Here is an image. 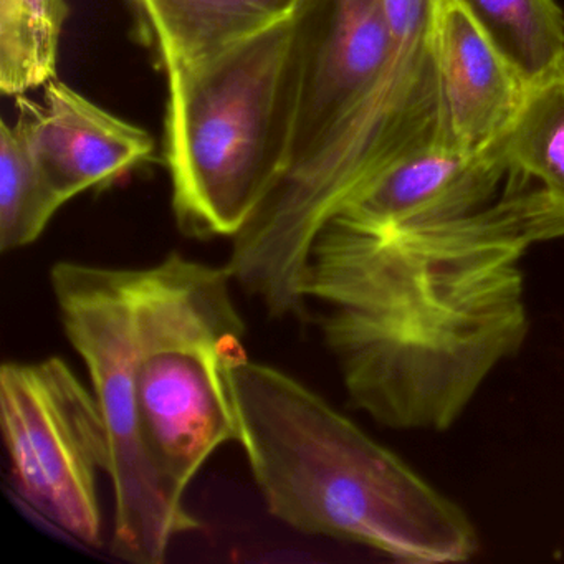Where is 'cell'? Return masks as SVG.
Instances as JSON below:
<instances>
[{"label": "cell", "mask_w": 564, "mask_h": 564, "mask_svg": "<svg viewBox=\"0 0 564 564\" xmlns=\"http://www.w3.org/2000/svg\"><path fill=\"white\" fill-rule=\"evenodd\" d=\"M432 28L444 148L460 154L480 153L510 130L528 84L460 0H434Z\"/></svg>", "instance_id": "obj_9"}, {"label": "cell", "mask_w": 564, "mask_h": 564, "mask_svg": "<svg viewBox=\"0 0 564 564\" xmlns=\"http://www.w3.org/2000/svg\"><path fill=\"white\" fill-rule=\"evenodd\" d=\"M434 0H302L300 77L276 199L329 217L395 164L444 148Z\"/></svg>", "instance_id": "obj_2"}, {"label": "cell", "mask_w": 564, "mask_h": 564, "mask_svg": "<svg viewBox=\"0 0 564 564\" xmlns=\"http://www.w3.org/2000/svg\"><path fill=\"white\" fill-rule=\"evenodd\" d=\"M64 207L15 124H0V249L34 243Z\"/></svg>", "instance_id": "obj_15"}, {"label": "cell", "mask_w": 564, "mask_h": 564, "mask_svg": "<svg viewBox=\"0 0 564 564\" xmlns=\"http://www.w3.org/2000/svg\"><path fill=\"white\" fill-rule=\"evenodd\" d=\"M528 85L564 57V15L556 0H460Z\"/></svg>", "instance_id": "obj_14"}, {"label": "cell", "mask_w": 564, "mask_h": 564, "mask_svg": "<svg viewBox=\"0 0 564 564\" xmlns=\"http://www.w3.org/2000/svg\"><path fill=\"white\" fill-rule=\"evenodd\" d=\"M302 0H133L163 67L229 47L295 14Z\"/></svg>", "instance_id": "obj_11"}, {"label": "cell", "mask_w": 564, "mask_h": 564, "mask_svg": "<svg viewBox=\"0 0 564 564\" xmlns=\"http://www.w3.org/2000/svg\"><path fill=\"white\" fill-rule=\"evenodd\" d=\"M51 286L68 341L84 359L110 441L113 487L111 553L161 564L177 538L200 530L186 503L167 490L148 452L134 361L133 269L58 262Z\"/></svg>", "instance_id": "obj_6"}, {"label": "cell", "mask_w": 564, "mask_h": 564, "mask_svg": "<svg viewBox=\"0 0 564 564\" xmlns=\"http://www.w3.org/2000/svg\"><path fill=\"white\" fill-rule=\"evenodd\" d=\"M232 285L227 267L177 252L133 269L134 378L144 442L181 503L217 448L240 442L232 371L249 358Z\"/></svg>", "instance_id": "obj_5"}, {"label": "cell", "mask_w": 564, "mask_h": 564, "mask_svg": "<svg viewBox=\"0 0 564 564\" xmlns=\"http://www.w3.org/2000/svg\"><path fill=\"white\" fill-rule=\"evenodd\" d=\"M503 148L513 174L533 177L564 203V57L528 85Z\"/></svg>", "instance_id": "obj_13"}, {"label": "cell", "mask_w": 564, "mask_h": 564, "mask_svg": "<svg viewBox=\"0 0 564 564\" xmlns=\"http://www.w3.org/2000/svg\"><path fill=\"white\" fill-rule=\"evenodd\" d=\"M19 128L62 204L101 189L153 158V137L64 82L45 85L44 104L18 97Z\"/></svg>", "instance_id": "obj_8"}, {"label": "cell", "mask_w": 564, "mask_h": 564, "mask_svg": "<svg viewBox=\"0 0 564 564\" xmlns=\"http://www.w3.org/2000/svg\"><path fill=\"white\" fill-rule=\"evenodd\" d=\"M67 0H0V90L22 97L57 78Z\"/></svg>", "instance_id": "obj_12"}, {"label": "cell", "mask_w": 564, "mask_h": 564, "mask_svg": "<svg viewBox=\"0 0 564 564\" xmlns=\"http://www.w3.org/2000/svg\"><path fill=\"white\" fill-rule=\"evenodd\" d=\"M510 174L503 138L477 154L435 148L395 164L336 217L369 229L454 219L494 203Z\"/></svg>", "instance_id": "obj_10"}, {"label": "cell", "mask_w": 564, "mask_h": 564, "mask_svg": "<svg viewBox=\"0 0 564 564\" xmlns=\"http://www.w3.org/2000/svg\"><path fill=\"white\" fill-rule=\"evenodd\" d=\"M564 237V203L508 187L475 213L369 229L333 219L306 259L315 310L356 408L398 431H447L528 335L521 259Z\"/></svg>", "instance_id": "obj_1"}, {"label": "cell", "mask_w": 564, "mask_h": 564, "mask_svg": "<svg viewBox=\"0 0 564 564\" xmlns=\"http://www.w3.org/2000/svg\"><path fill=\"white\" fill-rule=\"evenodd\" d=\"M164 72V163L177 227L194 239H234L285 166L299 97V9Z\"/></svg>", "instance_id": "obj_4"}, {"label": "cell", "mask_w": 564, "mask_h": 564, "mask_svg": "<svg viewBox=\"0 0 564 564\" xmlns=\"http://www.w3.org/2000/svg\"><path fill=\"white\" fill-rule=\"evenodd\" d=\"M0 425L21 500L58 533L100 546L110 441L94 391L61 358L4 362Z\"/></svg>", "instance_id": "obj_7"}, {"label": "cell", "mask_w": 564, "mask_h": 564, "mask_svg": "<svg viewBox=\"0 0 564 564\" xmlns=\"http://www.w3.org/2000/svg\"><path fill=\"white\" fill-rule=\"evenodd\" d=\"M232 386L239 444L276 520L404 563L474 556L467 513L318 392L250 359L234 368Z\"/></svg>", "instance_id": "obj_3"}]
</instances>
